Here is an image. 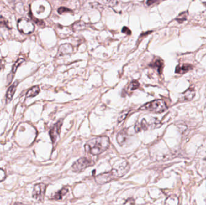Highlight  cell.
Wrapping results in <instances>:
<instances>
[{
    "label": "cell",
    "mask_w": 206,
    "mask_h": 205,
    "mask_svg": "<svg viewBox=\"0 0 206 205\" xmlns=\"http://www.w3.org/2000/svg\"><path fill=\"white\" fill-rule=\"evenodd\" d=\"M110 145V140L107 136L93 138L85 145L86 151L93 155H98L106 151Z\"/></svg>",
    "instance_id": "obj_1"
},
{
    "label": "cell",
    "mask_w": 206,
    "mask_h": 205,
    "mask_svg": "<svg viewBox=\"0 0 206 205\" xmlns=\"http://www.w3.org/2000/svg\"><path fill=\"white\" fill-rule=\"evenodd\" d=\"M130 169V166L128 162H125L118 167L113 169L109 172L98 175L95 177L96 182L102 185L109 182L117 178H119L125 175Z\"/></svg>",
    "instance_id": "obj_2"
},
{
    "label": "cell",
    "mask_w": 206,
    "mask_h": 205,
    "mask_svg": "<svg viewBox=\"0 0 206 205\" xmlns=\"http://www.w3.org/2000/svg\"><path fill=\"white\" fill-rule=\"evenodd\" d=\"M167 109L166 103L160 99L155 100L149 103H147L144 105L141 106L140 110L143 111L147 110L156 113H161L164 112Z\"/></svg>",
    "instance_id": "obj_3"
},
{
    "label": "cell",
    "mask_w": 206,
    "mask_h": 205,
    "mask_svg": "<svg viewBox=\"0 0 206 205\" xmlns=\"http://www.w3.org/2000/svg\"><path fill=\"white\" fill-rule=\"evenodd\" d=\"M19 30L24 34H30L34 30V25L30 19L21 18L18 22Z\"/></svg>",
    "instance_id": "obj_4"
},
{
    "label": "cell",
    "mask_w": 206,
    "mask_h": 205,
    "mask_svg": "<svg viewBox=\"0 0 206 205\" xmlns=\"http://www.w3.org/2000/svg\"><path fill=\"white\" fill-rule=\"evenodd\" d=\"M46 188V186L45 184L43 183L36 184L34 186L33 191V197L39 202L43 201L45 197Z\"/></svg>",
    "instance_id": "obj_5"
},
{
    "label": "cell",
    "mask_w": 206,
    "mask_h": 205,
    "mask_svg": "<svg viewBox=\"0 0 206 205\" xmlns=\"http://www.w3.org/2000/svg\"><path fill=\"white\" fill-rule=\"evenodd\" d=\"M90 161L86 158H82L73 164L72 168L74 172H80L89 166Z\"/></svg>",
    "instance_id": "obj_6"
},
{
    "label": "cell",
    "mask_w": 206,
    "mask_h": 205,
    "mask_svg": "<svg viewBox=\"0 0 206 205\" xmlns=\"http://www.w3.org/2000/svg\"><path fill=\"white\" fill-rule=\"evenodd\" d=\"M62 123H63V121L61 120L58 121L50 131V136L51 140L53 143L55 141L57 138L60 134Z\"/></svg>",
    "instance_id": "obj_7"
},
{
    "label": "cell",
    "mask_w": 206,
    "mask_h": 205,
    "mask_svg": "<svg viewBox=\"0 0 206 205\" xmlns=\"http://www.w3.org/2000/svg\"><path fill=\"white\" fill-rule=\"evenodd\" d=\"M73 50V47L71 44H63L59 47L58 53L60 56H63L72 53Z\"/></svg>",
    "instance_id": "obj_8"
},
{
    "label": "cell",
    "mask_w": 206,
    "mask_h": 205,
    "mask_svg": "<svg viewBox=\"0 0 206 205\" xmlns=\"http://www.w3.org/2000/svg\"><path fill=\"white\" fill-rule=\"evenodd\" d=\"M18 85V81H16L8 88L7 93H6V99H7L8 102H10L12 99L13 95L15 93L16 89Z\"/></svg>",
    "instance_id": "obj_9"
},
{
    "label": "cell",
    "mask_w": 206,
    "mask_h": 205,
    "mask_svg": "<svg viewBox=\"0 0 206 205\" xmlns=\"http://www.w3.org/2000/svg\"><path fill=\"white\" fill-rule=\"evenodd\" d=\"M128 134L125 129L122 130L121 132H119V134L117 136V141L119 145L122 146L125 144L127 140Z\"/></svg>",
    "instance_id": "obj_10"
},
{
    "label": "cell",
    "mask_w": 206,
    "mask_h": 205,
    "mask_svg": "<svg viewBox=\"0 0 206 205\" xmlns=\"http://www.w3.org/2000/svg\"><path fill=\"white\" fill-rule=\"evenodd\" d=\"M192 66L188 64H182V65H179L177 66L176 69V73L178 74H184L186 73L187 72L191 70V69H192Z\"/></svg>",
    "instance_id": "obj_11"
},
{
    "label": "cell",
    "mask_w": 206,
    "mask_h": 205,
    "mask_svg": "<svg viewBox=\"0 0 206 205\" xmlns=\"http://www.w3.org/2000/svg\"><path fill=\"white\" fill-rule=\"evenodd\" d=\"M40 91V89L39 86H34L32 88H31L30 89L27 91L26 96L27 97H34L36 96H37L39 93Z\"/></svg>",
    "instance_id": "obj_12"
},
{
    "label": "cell",
    "mask_w": 206,
    "mask_h": 205,
    "mask_svg": "<svg viewBox=\"0 0 206 205\" xmlns=\"http://www.w3.org/2000/svg\"><path fill=\"white\" fill-rule=\"evenodd\" d=\"M195 95V92L194 91V90L193 89H189L184 93V96H183L184 100L188 101L191 100L194 98Z\"/></svg>",
    "instance_id": "obj_13"
},
{
    "label": "cell",
    "mask_w": 206,
    "mask_h": 205,
    "mask_svg": "<svg viewBox=\"0 0 206 205\" xmlns=\"http://www.w3.org/2000/svg\"><path fill=\"white\" fill-rule=\"evenodd\" d=\"M68 192V190L67 188H63L57 192H56L54 196V198L55 200H61L62 197Z\"/></svg>",
    "instance_id": "obj_14"
},
{
    "label": "cell",
    "mask_w": 206,
    "mask_h": 205,
    "mask_svg": "<svg viewBox=\"0 0 206 205\" xmlns=\"http://www.w3.org/2000/svg\"><path fill=\"white\" fill-rule=\"evenodd\" d=\"M24 61H25V60L24 59H19L16 61L15 64H13V67H12V73L13 74H15L16 71L18 68H19V66H21V64H23Z\"/></svg>",
    "instance_id": "obj_15"
},
{
    "label": "cell",
    "mask_w": 206,
    "mask_h": 205,
    "mask_svg": "<svg viewBox=\"0 0 206 205\" xmlns=\"http://www.w3.org/2000/svg\"><path fill=\"white\" fill-rule=\"evenodd\" d=\"M74 29L75 30H83L86 27V23L83 21H77L74 23Z\"/></svg>",
    "instance_id": "obj_16"
},
{
    "label": "cell",
    "mask_w": 206,
    "mask_h": 205,
    "mask_svg": "<svg viewBox=\"0 0 206 205\" xmlns=\"http://www.w3.org/2000/svg\"><path fill=\"white\" fill-rule=\"evenodd\" d=\"M153 68H157L158 72L159 73H161V70L163 67V62L160 60H157L156 61H154L153 64L151 65Z\"/></svg>",
    "instance_id": "obj_17"
},
{
    "label": "cell",
    "mask_w": 206,
    "mask_h": 205,
    "mask_svg": "<svg viewBox=\"0 0 206 205\" xmlns=\"http://www.w3.org/2000/svg\"><path fill=\"white\" fill-rule=\"evenodd\" d=\"M139 87V84L137 81H133L129 85V89L130 90H134L137 89Z\"/></svg>",
    "instance_id": "obj_18"
},
{
    "label": "cell",
    "mask_w": 206,
    "mask_h": 205,
    "mask_svg": "<svg viewBox=\"0 0 206 205\" xmlns=\"http://www.w3.org/2000/svg\"><path fill=\"white\" fill-rule=\"evenodd\" d=\"M185 20H186V15L182 13L180 14L179 17L177 19V21H178L180 23H183V21H184Z\"/></svg>",
    "instance_id": "obj_19"
},
{
    "label": "cell",
    "mask_w": 206,
    "mask_h": 205,
    "mask_svg": "<svg viewBox=\"0 0 206 205\" xmlns=\"http://www.w3.org/2000/svg\"><path fill=\"white\" fill-rule=\"evenodd\" d=\"M70 11H71L70 9H69L68 8H64V7H61L58 9V13L60 14H63V13L68 12Z\"/></svg>",
    "instance_id": "obj_20"
},
{
    "label": "cell",
    "mask_w": 206,
    "mask_h": 205,
    "mask_svg": "<svg viewBox=\"0 0 206 205\" xmlns=\"http://www.w3.org/2000/svg\"><path fill=\"white\" fill-rule=\"evenodd\" d=\"M127 114H128V111L127 112H124L123 113L121 114L120 116H119V119H118V122H122L123 120H124L125 119V117H127Z\"/></svg>",
    "instance_id": "obj_21"
},
{
    "label": "cell",
    "mask_w": 206,
    "mask_h": 205,
    "mask_svg": "<svg viewBox=\"0 0 206 205\" xmlns=\"http://www.w3.org/2000/svg\"><path fill=\"white\" fill-rule=\"evenodd\" d=\"M122 33H124L127 34H129V35H130L131 33V31L129 30V28H127V27H124L122 28Z\"/></svg>",
    "instance_id": "obj_22"
},
{
    "label": "cell",
    "mask_w": 206,
    "mask_h": 205,
    "mask_svg": "<svg viewBox=\"0 0 206 205\" xmlns=\"http://www.w3.org/2000/svg\"><path fill=\"white\" fill-rule=\"evenodd\" d=\"M5 172L2 169H0V181H2L5 178Z\"/></svg>",
    "instance_id": "obj_23"
},
{
    "label": "cell",
    "mask_w": 206,
    "mask_h": 205,
    "mask_svg": "<svg viewBox=\"0 0 206 205\" xmlns=\"http://www.w3.org/2000/svg\"><path fill=\"white\" fill-rule=\"evenodd\" d=\"M156 2V1H146V3L148 6H151L153 4V3H155Z\"/></svg>",
    "instance_id": "obj_24"
},
{
    "label": "cell",
    "mask_w": 206,
    "mask_h": 205,
    "mask_svg": "<svg viewBox=\"0 0 206 205\" xmlns=\"http://www.w3.org/2000/svg\"><path fill=\"white\" fill-rule=\"evenodd\" d=\"M4 68V63L2 60H0V69Z\"/></svg>",
    "instance_id": "obj_25"
},
{
    "label": "cell",
    "mask_w": 206,
    "mask_h": 205,
    "mask_svg": "<svg viewBox=\"0 0 206 205\" xmlns=\"http://www.w3.org/2000/svg\"><path fill=\"white\" fill-rule=\"evenodd\" d=\"M14 205H24V204H23V203H16Z\"/></svg>",
    "instance_id": "obj_26"
},
{
    "label": "cell",
    "mask_w": 206,
    "mask_h": 205,
    "mask_svg": "<svg viewBox=\"0 0 206 205\" xmlns=\"http://www.w3.org/2000/svg\"><path fill=\"white\" fill-rule=\"evenodd\" d=\"M205 4H206V3H205Z\"/></svg>",
    "instance_id": "obj_27"
}]
</instances>
